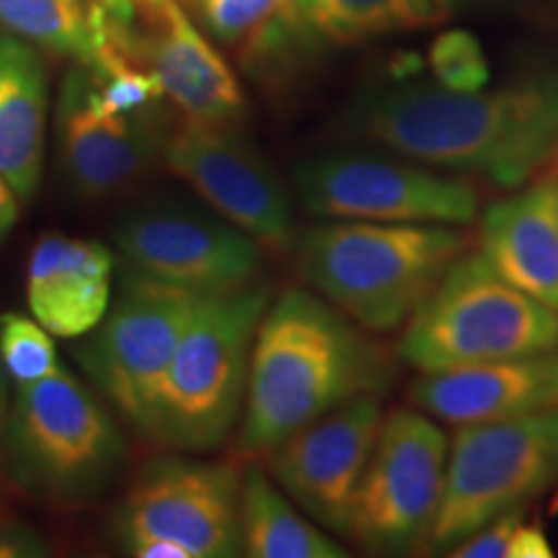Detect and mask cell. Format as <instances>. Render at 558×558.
I'll return each instance as SVG.
<instances>
[{"mask_svg":"<svg viewBox=\"0 0 558 558\" xmlns=\"http://www.w3.org/2000/svg\"><path fill=\"white\" fill-rule=\"evenodd\" d=\"M202 298L124 269L107 316L75 349L86 378L143 435L153 437L160 383Z\"/></svg>","mask_w":558,"mask_h":558,"instance_id":"obj_10","label":"cell"},{"mask_svg":"<svg viewBox=\"0 0 558 558\" xmlns=\"http://www.w3.org/2000/svg\"><path fill=\"white\" fill-rule=\"evenodd\" d=\"M135 558L241 556V476L228 463L160 456L143 465L111 518Z\"/></svg>","mask_w":558,"mask_h":558,"instance_id":"obj_9","label":"cell"},{"mask_svg":"<svg viewBox=\"0 0 558 558\" xmlns=\"http://www.w3.org/2000/svg\"><path fill=\"white\" fill-rule=\"evenodd\" d=\"M114 254L101 241L45 235L26 264V303L52 337L83 339L107 316Z\"/></svg>","mask_w":558,"mask_h":558,"instance_id":"obj_18","label":"cell"},{"mask_svg":"<svg viewBox=\"0 0 558 558\" xmlns=\"http://www.w3.org/2000/svg\"><path fill=\"white\" fill-rule=\"evenodd\" d=\"M352 124L362 140L416 163L518 190L558 153V73L492 90L399 81L362 96Z\"/></svg>","mask_w":558,"mask_h":558,"instance_id":"obj_1","label":"cell"},{"mask_svg":"<svg viewBox=\"0 0 558 558\" xmlns=\"http://www.w3.org/2000/svg\"><path fill=\"white\" fill-rule=\"evenodd\" d=\"M58 166L78 199L101 202L140 184L169 137L160 104L135 114H107L88 94L81 62L62 81L58 99Z\"/></svg>","mask_w":558,"mask_h":558,"instance_id":"obj_16","label":"cell"},{"mask_svg":"<svg viewBox=\"0 0 558 558\" xmlns=\"http://www.w3.org/2000/svg\"><path fill=\"white\" fill-rule=\"evenodd\" d=\"M9 407H11V378H9V373H5L3 360H0V429H3Z\"/></svg>","mask_w":558,"mask_h":558,"instance_id":"obj_31","label":"cell"},{"mask_svg":"<svg viewBox=\"0 0 558 558\" xmlns=\"http://www.w3.org/2000/svg\"><path fill=\"white\" fill-rule=\"evenodd\" d=\"M111 239L128 269L197 295L248 288L264 264V248L248 233L218 213L181 202L135 207Z\"/></svg>","mask_w":558,"mask_h":558,"instance_id":"obj_13","label":"cell"},{"mask_svg":"<svg viewBox=\"0 0 558 558\" xmlns=\"http://www.w3.org/2000/svg\"><path fill=\"white\" fill-rule=\"evenodd\" d=\"M478 251L507 282L558 311V177L494 202L481 218Z\"/></svg>","mask_w":558,"mask_h":558,"instance_id":"obj_19","label":"cell"},{"mask_svg":"<svg viewBox=\"0 0 558 558\" xmlns=\"http://www.w3.org/2000/svg\"><path fill=\"white\" fill-rule=\"evenodd\" d=\"M269 300V288L259 282L202 298L160 383L153 439L173 450L205 452L233 435Z\"/></svg>","mask_w":558,"mask_h":558,"instance_id":"obj_5","label":"cell"},{"mask_svg":"<svg viewBox=\"0 0 558 558\" xmlns=\"http://www.w3.org/2000/svg\"><path fill=\"white\" fill-rule=\"evenodd\" d=\"M427 62L437 86L450 90H481L492 78L484 47L465 29H450L435 37Z\"/></svg>","mask_w":558,"mask_h":558,"instance_id":"obj_25","label":"cell"},{"mask_svg":"<svg viewBox=\"0 0 558 558\" xmlns=\"http://www.w3.org/2000/svg\"><path fill=\"white\" fill-rule=\"evenodd\" d=\"M401 0H290V13L313 41L357 45L399 32Z\"/></svg>","mask_w":558,"mask_h":558,"instance_id":"obj_23","label":"cell"},{"mask_svg":"<svg viewBox=\"0 0 558 558\" xmlns=\"http://www.w3.org/2000/svg\"><path fill=\"white\" fill-rule=\"evenodd\" d=\"M558 484V409L460 427L427 548L445 554Z\"/></svg>","mask_w":558,"mask_h":558,"instance_id":"obj_8","label":"cell"},{"mask_svg":"<svg viewBox=\"0 0 558 558\" xmlns=\"http://www.w3.org/2000/svg\"><path fill=\"white\" fill-rule=\"evenodd\" d=\"M90 0H0V29L37 50L86 62L90 58Z\"/></svg>","mask_w":558,"mask_h":558,"instance_id":"obj_22","label":"cell"},{"mask_svg":"<svg viewBox=\"0 0 558 558\" xmlns=\"http://www.w3.org/2000/svg\"><path fill=\"white\" fill-rule=\"evenodd\" d=\"M409 399L414 409L456 427L558 409V349L424 373Z\"/></svg>","mask_w":558,"mask_h":558,"instance_id":"obj_17","label":"cell"},{"mask_svg":"<svg viewBox=\"0 0 558 558\" xmlns=\"http://www.w3.org/2000/svg\"><path fill=\"white\" fill-rule=\"evenodd\" d=\"M522 518L520 509L514 512L499 514L492 522H486L484 527H478L476 533H471L469 538H463L456 548L450 550V556L458 558H509V546H512L514 530H518Z\"/></svg>","mask_w":558,"mask_h":558,"instance_id":"obj_27","label":"cell"},{"mask_svg":"<svg viewBox=\"0 0 558 558\" xmlns=\"http://www.w3.org/2000/svg\"><path fill=\"white\" fill-rule=\"evenodd\" d=\"M47 109L50 86L39 50L0 29V173L24 202L41 184Z\"/></svg>","mask_w":558,"mask_h":558,"instance_id":"obj_20","label":"cell"},{"mask_svg":"<svg viewBox=\"0 0 558 558\" xmlns=\"http://www.w3.org/2000/svg\"><path fill=\"white\" fill-rule=\"evenodd\" d=\"M0 360L13 386L41 380L60 367L52 333L24 313L0 316Z\"/></svg>","mask_w":558,"mask_h":558,"instance_id":"obj_24","label":"cell"},{"mask_svg":"<svg viewBox=\"0 0 558 558\" xmlns=\"http://www.w3.org/2000/svg\"><path fill=\"white\" fill-rule=\"evenodd\" d=\"M465 248L469 235L458 226L365 220L316 226L292 246L305 288L369 333L407 326Z\"/></svg>","mask_w":558,"mask_h":558,"instance_id":"obj_3","label":"cell"},{"mask_svg":"<svg viewBox=\"0 0 558 558\" xmlns=\"http://www.w3.org/2000/svg\"><path fill=\"white\" fill-rule=\"evenodd\" d=\"M163 160L213 213L248 233L264 251L284 254L295 246L290 194L239 124L184 117L177 130H169Z\"/></svg>","mask_w":558,"mask_h":558,"instance_id":"obj_14","label":"cell"},{"mask_svg":"<svg viewBox=\"0 0 558 558\" xmlns=\"http://www.w3.org/2000/svg\"><path fill=\"white\" fill-rule=\"evenodd\" d=\"M550 349H558V311L465 248L411 313L396 354L424 375Z\"/></svg>","mask_w":558,"mask_h":558,"instance_id":"obj_6","label":"cell"},{"mask_svg":"<svg viewBox=\"0 0 558 558\" xmlns=\"http://www.w3.org/2000/svg\"><path fill=\"white\" fill-rule=\"evenodd\" d=\"M19 222V194L11 186V181L0 173V246L11 235V230Z\"/></svg>","mask_w":558,"mask_h":558,"instance_id":"obj_30","label":"cell"},{"mask_svg":"<svg viewBox=\"0 0 558 558\" xmlns=\"http://www.w3.org/2000/svg\"><path fill=\"white\" fill-rule=\"evenodd\" d=\"M396 357L308 288L269 300L251 349L235 450L269 456L305 424L360 396L388 393Z\"/></svg>","mask_w":558,"mask_h":558,"instance_id":"obj_2","label":"cell"},{"mask_svg":"<svg viewBox=\"0 0 558 558\" xmlns=\"http://www.w3.org/2000/svg\"><path fill=\"white\" fill-rule=\"evenodd\" d=\"M50 554V546L26 522H0V558H39Z\"/></svg>","mask_w":558,"mask_h":558,"instance_id":"obj_28","label":"cell"},{"mask_svg":"<svg viewBox=\"0 0 558 558\" xmlns=\"http://www.w3.org/2000/svg\"><path fill=\"white\" fill-rule=\"evenodd\" d=\"M471 3H481V0H452V5H456V11L463 9V5H471Z\"/></svg>","mask_w":558,"mask_h":558,"instance_id":"obj_32","label":"cell"},{"mask_svg":"<svg viewBox=\"0 0 558 558\" xmlns=\"http://www.w3.org/2000/svg\"><path fill=\"white\" fill-rule=\"evenodd\" d=\"M124 460L117 418L68 367L13 388L0 465L26 497L52 507L90 505L114 486Z\"/></svg>","mask_w":558,"mask_h":558,"instance_id":"obj_4","label":"cell"},{"mask_svg":"<svg viewBox=\"0 0 558 558\" xmlns=\"http://www.w3.org/2000/svg\"><path fill=\"white\" fill-rule=\"evenodd\" d=\"M554 546H550L546 530L538 522L522 520L514 530L512 546H509V558H550Z\"/></svg>","mask_w":558,"mask_h":558,"instance_id":"obj_29","label":"cell"},{"mask_svg":"<svg viewBox=\"0 0 558 558\" xmlns=\"http://www.w3.org/2000/svg\"><path fill=\"white\" fill-rule=\"evenodd\" d=\"M94 73L137 70L153 75L186 120L241 124L246 96L220 52L202 37L179 0H90Z\"/></svg>","mask_w":558,"mask_h":558,"instance_id":"obj_7","label":"cell"},{"mask_svg":"<svg viewBox=\"0 0 558 558\" xmlns=\"http://www.w3.org/2000/svg\"><path fill=\"white\" fill-rule=\"evenodd\" d=\"M292 179L303 207L318 218L463 228L478 215V192L469 179L407 156L320 153L300 160Z\"/></svg>","mask_w":558,"mask_h":558,"instance_id":"obj_11","label":"cell"},{"mask_svg":"<svg viewBox=\"0 0 558 558\" xmlns=\"http://www.w3.org/2000/svg\"><path fill=\"white\" fill-rule=\"evenodd\" d=\"M556 160H558V153H556Z\"/></svg>","mask_w":558,"mask_h":558,"instance_id":"obj_33","label":"cell"},{"mask_svg":"<svg viewBox=\"0 0 558 558\" xmlns=\"http://www.w3.org/2000/svg\"><path fill=\"white\" fill-rule=\"evenodd\" d=\"M450 442L418 409L383 414L373 456L354 499L349 541L369 554L427 548L445 488Z\"/></svg>","mask_w":558,"mask_h":558,"instance_id":"obj_12","label":"cell"},{"mask_svg":"<svg viewBox=\"0 0 558 558\" xmlns=\"http://www.w3.org/2000/svg\"><path fill=\"white\" fill-rule=\"evenodd\" d=\"M241 554L251 558H341L347 550L262 469L241 476Z\"/></svg>","mask_w":558,"mask_h":558,"instance_id":"obj_21","label":"cell"},{"mask_svg":"<svg viewBox=\"0 0 558 558\" xmlns=\"http://www.w3.org/2000/svg\"><path fill=\"white\" fill-rule=\"evenodd\" d=\"M383 422L380 396H360L284 437L269 471L313 522L349 538L354 499Z\"/></svg>","mask_w":558,"mask_h":558,"instance_id":"obj_15","label":"cell"},{"mask_svg":"<svg viewBox=\"0 0 558 558\" xmlns=\"http://www.w3.org/2000/svg\"><path fill=\"white\" fill-rule=\"evenodd\" d=\"M205 29L222 45L254 37L290 0H194Z\"/></svg>","mask_w":558,"mask_h":558,"instance_id":"obj_26","label":"cell"}]
</instances>
